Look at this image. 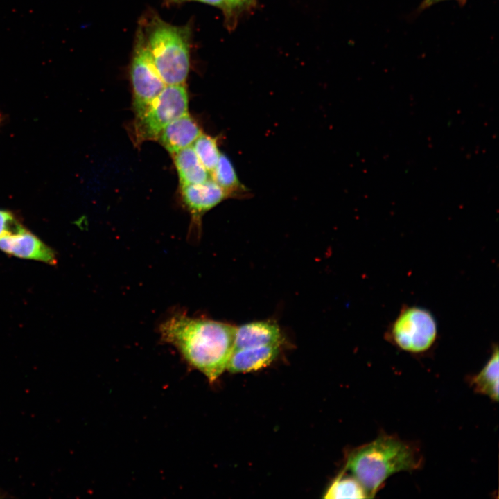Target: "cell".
<instances>
[{"instance_id": "1", "label": "cell", "mask_w": 499, "mask_h": 499, "mask_svg": "<svg viewBox=\"0 0 499 499\" xmlns=\"http://www.w3.org/2000/svg\"><path fill=\"white\" fill-rule=\"evenodd\" d=\"M159 330L161 340L175 347L210 382L227 369L234 349L235 326L177 313L166 319Z\"/></svg>"}, {"instance_id": "2", "label": "cell", "mask_w": 499, "mask_h": 499, "mask_svg": "<svg viewBox=\"0 0 499 499\" xmlns=\"http://www.w3.org/2000/svg\"><path fill=\"white\" fill-rule=\"evenodd\" d=\"M345 466L365 489L368 498H374L392 475L417 469L421 466V457L410 444L382 434L351 453Z\"/></svg>"}, {"instance_id": "3", "label": "cell", "mask_w": 499, "mask_h": 499, "mask_svg": "<svg viewBox=\"0 0 499 499\" xmlns=\"http://www.w3.org/2000/svg\"><path fill=\"white\" fill-rule=\"evenodd\" d=\"M146 40L164 83L184 85L190 68L189 28L154 20Z\"/></svg>"}, {"instance_id": "4", "label": "cell", "mask_w": 499, "mask_h": 499, "mask_svg": "<svg viewBox=\"0 0 499 499\" xmlns=\"http://www.w3.org/2000/svg\"><path fill=\"white\" fill-rule=\"evenodd\" d=\"M437 324L428 310L403 306L386 332L388 340L405 351L421 353L429 350L437 338Z\"/></svg>"}, {"instance_id": "5", "label": "cell", "mask_w": 499, "mask_h": 499, "mask_svg": "<svg viewBox=\"0 0 499 499\" xmlns=\"http://www.w3.org/2000/svg\"><path fill=\"white\" fill-rule=\"evenodd\" d=\"M188 100L184 84L166 85L145 113L135 119L137 140L157 139L167 125L188 113Z\"/></svg>"}, {"instance_id": "6", "label": "cell", "mask_w": 499, "mask_h": 499, "mask_svg": "<svg viewBox=\"0 0 499 499\" xmlns=\"http://www.w3.org/2000/svg\"><path fill=\"white\" fill-rule=\"evenodd\" d=\"M130 78L133 88V108L135 119H137L166 86L155 67L141 31L137 34Z\"/></svg>"}, {"instance_id": "7", "label": "cell", "mask_w": 499, "mask_h": 499, "mask_svg": "<svg viewBox=\"0 0 499 499\" xmlns=\"http://www.w3.org/2000/svg\"><path fill=\"white\" fill-rule=\"evenodd\" d=\"M181 191L183 202L192 216L193 236L196 238L199 236L202 215L224 200L232 198L211 177L202 183L181 185Z\"/></svg>"}, {"instance_id": "8", "label": "cell", "mask_w": 499, "mask_h": 499, "mask_svg": "<svg viewBox=\"0 0 499 499\" xmlns=\"http://www.w3.org/2000/svg\"><path fill=\"white\" fill-rule=\"evenodd\" d=\"M0 250L18 258L52 265L58 262L55 252L26 228L18 233L0 238Z\"/></svg>"}, {"instance_id": "9", "label": "cell", "mask_w": 499, "mask_h": 499, "mask_svg": "<svg viewBox=\"0 0 499 499\" xmlns=\"http://www.w3.org/2000/svg\"><path fill=\"white\" fill-rule=\"evenodd\" d=\"M202 133L195 121L186 113L167 125L157 139L173 155L192 146Z\"/></svg>"}, {"instance_id": "10", "label": "cell", "mask_w": 499, "mask_h": 499, "mask_svg": "<svg viewBox=\"0 0 499 499\" xmlns=\"http://www.w3.org/2000/svg\"><path fill=\"white\" fill-rule=\"evenodd\" d=\"M281 338L280 329L276 324L271 322H250L236 328L234 350L279 345Z\"/></svg>"}, {"instance_id": "11", "label": "cell", "mask_w": 499, "mask_h": 499, "mask_svg": "<svg viewBox=\"0 0 499 499\" xmlns=\"http://www.w3.org/2000/svg\"><path fill=\"white\" fill-rule=\"evenodd\" d=\"M279 345H267L234 350L227 369L231 373H245L269 365L277 356Z\"/></svg>"}, {"instance_id": "12", "label": "cell", "mask_w": 499, "mask_h": 499, "mask_svg": "<svg viewBox=\"0 0 499 499\" xmlns=\"http://www.w3.org/2000/svg\"><path fill=\"white\" fill-rule=\"evenodd\" d=\"M181 185L199 184L210 179L192 146L173 154Z\"/></svg>"}, {"instance_id": "13", "label": "cell", "mask_w": 499, "mask_h": 499, "mask_svg": "<svg viewBox=\"0 0 499 499\" xmlns=\"http://www.w3.org/2000/svg\"><path fill=\"white\" fill-rule=\"evenodd\" d=\"M211 177L232 198L249 195V189L240 181L231 160L222 152Z\"/></svg>"}, {"instance_id": "14", "label": "cell", "mask_w": 499, "mask_h": 499, "mask_svg": "<svg viewBox=\"0 0 499 499\" xmlns=\"http://www.w3.org/2000/svg\"><path fill=\"white\" fill-rule=\"evenodd\" d=\"M498 349L496 346L491 356L478 374L471 378V387L478 393L495 401L498 400Z\"/></svg>"}, {"instance_id": "15", "label": "cell", "mask_w": 499, "mask_h": 499, "mask_svg": "<svg viewBox=\"0 0 499 499\" xmlns=\"http://www.w3.org/2000/svg\"><path fill=\"white\" fill-rule=\"evenodd\" d=\"M324 498H365L368 495L353 476L339 475L328 488Z\"/></svg>"}, {"instance_id": "16", "label": "cell", "mask_w": 499, "mask_h": 499, "mask_svg": "<svg viewBox=\"0 0 499 499\" xmlns=\"http://www.w3.org/2000/svg\"><path fill=\"white\" fill-rule=\"evenodd\" d=\"M198 157L211 174L215 168L220 155L217 139L202 133L192 145Z\"/></svg>"}, {"instance_id": "17", "label": "cell", "mask_w": 499, "mask_h": 499, "mask_svg": "<svg viewBox=\"0 0 499 499\" xmlns=\"http://www.w3.org/2000/svg\"><path fill=\"white\" fill-rule=\"evenodd\" d=\"M24 228L12 212L0 209V238L18 233Z\"/></svg>"}, {"instance_id": "18", "label": "cell", "mask_w": 499, "mask_h": 499, "mask_svg": "<svg viewBox=\"0 0 499 499\" xmlns=\"http://www.w3.org/2000/svg\"><path fill=\"white\" fill-rule=\"evenodd\" d=\"M254 0H225L222 7L227 15H231L250 6Z\"/></svg>"}, {"instance_id": "19", "label": "cell", "mask_w": 499, "mask_h": 499, "mask_svg": "<svg viewBox=\"0 0 499 499\" xmlns=\"http://www.w3.org/2000/svg\"><path fill=\"white\" fill-rule=\"evenodd\" d=\"M447 1V0H423L421 1V3L419 4V6H418L417 12H421L425 10L426 9H428L430 7L434 6L435 4L441 2V1ZM455 1H457L460 6L465 5V3L466 2V0H455Z\"/></svg>"}, {"instance_id": "20", "label": "cell", "mask_w": 499, "mask_h": 499, "mask_svg": "<svg viewBox=\"0 0 499 499\" xmlns=\"http://www.w3.org/2000/svg\"><path fill=\"white\" fill-rule=\"evenodd\" d=\"M180 1H184V0H180ZM193 1H198L200 2L211 4L213 6H221L222 8L223 7L224 3H225V0H193Z\"/></svg>"}, {"instance_id": "21", "label": "cell", "mask_w": 499, "mask_h": 499, "mask_svg": "<svg viewBox=\"0 0 499 499\" xmlns=\"http://www.w3.org/2000/svg\"><path fill=\"white\" fill-rule=\"evenodd\" d=\"M173 1H180V0H173Z\"/></svg>"}]
</instances>
